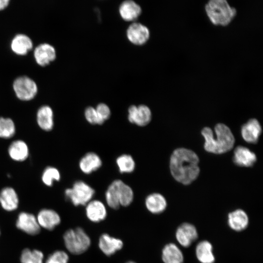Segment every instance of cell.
Returning <instances> with one entry per match:
<instances>
[{"instance_id":"obj_28","label":"cell","mask_w":263,"mask_h":263,"mask_svg":"<svg viewBox=\"0 0 263 263\" xmlns=\"http://www.w3.org/2000/svg\"><path fill=\"white\" fill-rule=\"evenodd\" d=\"M44 254L38 249H24L21 253V263H43Z\"/></svg>"},{"instance_id":"obj_16","label":"cell","mask_w":263,"mask_h":263,"mask_svg":"<svg viewBox=\"0 0 263 263\" xmlns=\"http://www.w3.org/2000/svg\"><path fill=\"white\" fill-rule=\"evenodd\" d=\"M19 199L16 190L11 187H5L0 191V205L7 211L16 210L19 206Z\"/></svg>"},{"instance_id":"obj_23","label":"cell","mask_w":263,"mask_h":263,"mask_svg":"<svg viewBox=\"0 0 263 263\" xmlns=\"http://www.w3.org/2000/svg\"><path fill=\"white\" fill-rule=\"evenodd\" d=\"M33 47V42L27 36L19 34L15 36L11 43V48L14 53L18 55H26Z\"/></svg>"},{"instance_id":"obj_36","label":"cell","mask_w":263,"mask_h":263,"mask_svg":"<svg viewBox=\"0 0 263 263\" xmlns=\"http://www.w3.org/2000/svg\"><path fill=\"white\" fill-rule=\"evenodd\" d=\"M136 263L135 262H133V261H129V262H127V263Z\"/></svg>"},{"instance_id":"obj_4","label":"cell","mask_w":263,"mask_h":263,"mask_svg":"<svg viewBox=\"0 0 263 263\" xmlns=\"http://www.w3.org/2000/svg\"><path fill=\"white\" fill-rule=\"evenodd\" d=\"M133 197V191L132 188L119 179L113 181L105 193L107 205L114 209H118L120 206H129L132 202Z\"/></svg>"},{"instance_id":"obj_32","label":"cell","mask_w":263,"mask_h":263,"mask_svg":"<svg viewBox=\"0 0 263 263\" xmlns=\"http://www.w3.org/2000/svg\"><path fill=\"white\" fill-rule=\"evenodd\" d=\"M68 261L67 253L62 250H56L48 256L45 263H68Z\"/></svg>"},{"instance_id":"obj_5","label":"cell","mask_w":263,"mask_h":263,"mask_svg":"<svg viewBox=\"0 0 263 263\" xmlns=\"http://www.w3.org/2000/svg\"><path fill=\"white\" fill-rule=\"evenodd\" d=\"M65 246L67 250L74 255L86 251L91 245V239L81 227L69 229L63 235Z\"/></svg>"},{"instance_id":"obj_2","label":"cell","mask_w":263,"mask_h":263,"mask_svg":"<svg viewBox=\"0 0 263 263\" xmlns=\"http://www.w3.org/2000/svg\"><path fill=\"white\" fill-rule=\"evenodd\" d=\"M216 137L209 127L204 128L201 133L205 139L204 148L209 152L222 154L231 150L235 139L230 129L223 123H218L214 128Z\"/></svg>"},{"instance_id":"obj_6","label":"cell","mask_w":263,"mask_h":263,"mask_svg":"<svg viewBox=\"0 0 263 263\" xmlns=\"http://www.w3.org/2000/svg\"><path fill=\"white\" fill-rule=\"evenodd\" d=\"M95 191L82 181H77L71 188L65 190V196L74 206L86 205L93 197Z\"/></svg>"},{"instance_id":"obj_17","label":"cell","mask_w":263,"mask_h":263,"mask_svg":"<svg viewBox=\"0 0 263 263\" xmlns=\"http://www.w3.org/2000/svg\"><path fill=\"white\" fill-rule=\"evenodd\" d=\"M86 214L91 221L98 223L107 217V210L103 203L99 200L90 201L87 204Z\"/></svg>"},{"instance_id":"obj_9","label":"cell","mask_w":263,"mask_h":263,"mask_svg":"<svg viewBox=\"0 0 263 263\" xmlns=\"http://www.w3.org/2000/svg\"><path fill=\"white\" fill-rule=\"evenodd\" d=\"M17 227L30 235L38 234L40 231L37 217L32 213L21 212L18 216L16 222Z\"/></svg>"},{"instance_id":"obj_7","label":"cell","mask_w":263,"mask_h":263,"mask_svg":"<svg viewBox=\"0 0 263 263\" xmlns=\"http://www.w3.org/2000/svg\"><path fill=\"white\" fill-rule=\"evenodd\" d=\"M13 89L18 98L23 101L33 99L38 92L35 82L26 76L19 77L15 80Z\"/></svg>"},{"instance_id":"obj_12","label":"cell","mask_w":263,"mask_h":263,"mask_svg":"<svg viewBox=\"0 0 263 263\" xmlns=\"http://www.w3.org/2000/svg\"><path fill=\"white\" fill-rule=\"evenodd\" d=\"M37 219L40 227L48 230H53L61 222L60 217L57 212L47 208L40 210Z\"/></svg>"},{"instance_id":"obj_35","label":"cell","mask_w":263,"mask_h":263,"mask_svg":"<svg viewBox=\"0 0 263 263\" xmlns=\"http://www.w3.org/2000/svg\"><path fill=\"white\" fill-rule=\"evenodd\" d=\"M10 0H0V10L4 9L9 4Z\"/></svg>"},{"instance_id":"obj_14","label":"cell","mask_w":263,"mask_h":263,"mask_svg":"<svg viewBox=\"0 0 263 263\" xmlns=\"http://www.w3.org/2000/svg\"><path fill=\"white\" fill-rule=\"evenodd\" d=\"M262 127L255 118L250 119L241 128L243 138L249 143H256L262 133Z\"/></svg>"},{"instance_id":"obj_26","label":"cell","mask_w":263,"mask_h":263,"mask_svg":"<svg viewBox=\"0 0 263 263\" xmlns=\"http://www.w3.org/2000/svg\"><path fill=\"white\" fill-rule=\"evenodd\" d=\"M162 259L164 263H183L184 256L175 244L169 243L162 249Z\"/></svg>"},{"instance_id":"obj_27","label":"cell","mask_w":263,"mask_h":263,"mask_svg":"<svg viewBox=\"0 0 263 263\" xmlns=\"http://www.w3.org/2000/svg\"><path fill=\"white\" fill-rule=\"evenodd\" d=\"M195 254L201 263H214L215 260L211 244L206 240L199 242L195 249Z\"/></svg>"},{"instance_id":"obj_25","label":"cell","mask_w":263,"mask_h":263,"mask_svg":"<svg viewBox=\"0 0 263 263\" xmlns=\"http://www.w3.org/2000/svg\"><path fill=\"white\" fill-rule=\"evenodd\" d=\"M145 205L150 212L159 214L166 209L167 204L166 199L162 194L153 193L147 196Z\"/></svg>"},{"instance_id":"obj_24","label":"cell","mask_w":263,"mask_h":263,"mask_svg":"<svg viewBox=\"0 0 263 263\" xmlns=\"http://www.w3.org/2000/svg\"><path fill=\"white\" fill-rule=\"evenodd\" d=\"M37 121L38 126L45 131H51L54 127V114L49 106H41L38 111Z\"/></svg>"},{"instance_id":"obj_19","label":"cell","mask_w":263,"mask_h":263,"mask_svg":"<svg viewBox=\"0 0 263 263\" xmlns=\"http://www.w3.org/2000/svg\"><path fill=\"white\" fill-rule=\"evenodd\" d=\"M102 164V160L99 155L94 152H89L81 158L79 167L83 173L90 174L99 169Z\"/></svg>"},{"instance_id":"obj_18","label":"cell","mask_w":263,"mask_h":263,"mask_svg":"<svg viewBox=\"0 0 263 263\" xmlns=\"http://www.w3.org/2000/svg\"><path fill=\"white\" fill-rule=\"evenodd\" d=\"M98 246L101 251L106 256H111L121 249L123 246V242L119 239L110 236L107 233L101 235Z\"/></svg>"},{"instance_id":"obj_29","label":"cell","mask_w":263,"mask_h":263,"mask_svg":"<svg viewBox=\"0 0 263 263\" xmlns=\"http://www.w3.org/2000/svg\"><path fill=\"white\" fill-rule=\"evenodd\" d=\"M116 163L120 173H131L134 171L135 163L132 156L129 154H122L118 156Z\"/></svg>"},{"instance_id":"obj_22","label":"cell","mask_w":263,"mask_h":263,"mask_svg":"<svg viewBox=\"0 0 263 263\" xmlns=\"http://www.w3.org/2000/svg\"><path fill=\"white\" fill-rule=\"evenodd\" d=\"M227 222L232 229L241 231L247 227L249 220L247 214L244 210L238 209L228 214Z\"/></svg>"},{"instance_id":"obj_1","label":"cell","mask_w":263,"mask_h":263,"mask_svg":"<svg viewBox=\"0 0 263 263\" xmlns=\"http://www.w3.org/2000/svg\"><path fill=\"white\" fill-rule=\"evenodd\" d=\"M199 162L198 156L192 150L183 148L177 149L170 156L171 173L177 181L188 185L199 174Z\"/></svg>"},{"instance_id":"obj_20","label":"cell","mask_w":263,"mask_h":263,"mask_svg":"<svg viewBox=\"0 0 263 263\" xmlns=\"http://www.w3.org/2000/svg\"><path fill=\"white\" fill-rule=\"evenodd\" d=\"M8 153L13 160L22 162L28 157L29 150L26 142L21 140H16L10 144Z\"/></svg>"},{"instance_id":"obj_34","label":"cell","mask_w":263,"mask_h":263,"mask_svg":"<svg viewBox=\"0 0 263 263\" xmlns=\"http://www.w3.org/2000/svg\"><path fill=\"white\" fill-rule=\"evenodd\" d=\"M100 119L104 122L108 119L111 114L110 109L105 103H99L95 108Z\"/></svg>"},{"instance_id":"obj_8","label":"cell","mask_w":263,"mask_h":263,"mask_svg":"<svg viewBox=\"0 0 263 263\" xmlns=\"http://www.w3.org/2000/svg\"><path fill=\"white\" fill-rule=\"evenodd\" d=\"M128 118L130 123L140 127L145 126L151 119V112L145 105H132L128 109Z\"/></svg>"},{"instance_id":"obj_30","label":"cell","mask_w":263,"mask_h":263,"mask_svg":"<svg viewBox=\"0 0 263 263\" xmlns=\"http://www.w3.org/2000/svg\"><path fill=\"white\" fill-rule=\"evenodd\" d=\"M16 127L9 118L0 117V138L9 139L15 134Z\"/></svg>"},{"instance_id":"obj_37","label":"cell","mask_w":263,"mask_h":263,"mask_svg":"<svg viewBox=\"0 0 263 263\" xmlns=\"http://www.w3.org/2000/svg\"></svg>"},{"instance_id":"obj_3","label":"cell","mask_w":263,"mask_h":263,"mask_svg":"<svg viewBox=\"0 0 263 263\" xmlns=\"http://www.w3.org/2000/svg\"><path fill=\"white\" fill-rule=\"evenodd\" d=\"M205 9L210 22L216 26L228 25L237 14L236 9L227 0H208Z\"/></svg>"},{"instance_id":"obj_13","label":"cell","mask_w":263,"mask_h":263,"mask_svg":"<svg viewBox=\"0 0 263 263\" xmlns=\"http://www.w3.org/2000/svg\"><path fill=\"white\" fill-rule=\"evenodd\" d=\"M34 57L36 62L41 66H45L56 58V51L54 47L48 43L38 46L34 50Z\"/></svg>"},{"instance_id":"obj_10","label":"cell","mask_w":263,"mask_h":263,"mask_svg":"<svg viewBox=\"0 0 263 263\" xmlns=\"http://www.w3.org/2000/svg\"><path fill=\"white\" fill-rule=\"evenodd\" d=\"M127 37L128 40L133 44L142 45L149 40L150 32L144 25L138 22H133L127 29Z\"/></svg>"},{"instance_id":"obj_31","label":"cell","mask_w":263,"mask_h":263,"mask_svg":"<svg viewBox=\"0 0 263 263\" xmlns=\"http://www.w3.org/2000/svg\"><path fill=\"white\" fill-rule=\"evenodd\" d=\"M60 179V174L59 170L53 167L46 168L41 175L42 182L48 187L52 186L55 181H58Z\"/></svg>"},{"instance_id":"obj_15","label":"cell","mask_w":263,"mask_h":263,"mask_svg":"<svg viewBox=\"0 0 263 263\" xmlns=\"http://www.w3.org/2000/svg\"><path fill=\"white\" fill-rule=\"evenodd\" d=\"M233 160L238 166L249 167L254 165L256 162L257 157L248 148L238 146L234 150Z\"/></svg>"},{"instance_id":"obj_21","label":"cell","mask_w":263,"mask_h":263,"mask_svg":"<svg viewBox=\"0 0 263 263\" xmlns=\"http://www.w3.org/2000/svg\"><path fill=\"white\" fill-rule=\"evenodd\" d=\"M121 18L127 21L135 20L141 13V8L135 1L126 0L122 2L119 8Z\"/></svg>"},{"instance_id":"obj_33","label":"cell","mask_w":263,"mask_h":263,"mask_svg":"<svg viewBox=\"0 0 263 263\" xmlns=\"http://www.w3.org/2000/svg\"><path fill=\"white\" fill-rule=\"evenodd\" d=\"M86 120L93 125H101L104 122L99 117L95 109L92 107H87L84 112Z\"/></svg>"},{"instance_id":"obj_11","label":"cell","mask_w":263,"mask_h":263,"mask_svg":"<svg viewBox=\"0 0 263 263\" xmlns=\"http://www.w3.org/2000/svg\"><path fill=\"white\" fill-rule=\"evenodd\" d=\"M198 236L195 226L188 223L180 225L175 232L177 242L184 247L189 246L197 239Z\"/></svg>"}]
</instances>
